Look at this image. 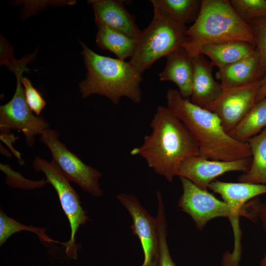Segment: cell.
Instances as JSON below:
<instances>
[{
  "label": "cell",
  "instance_id": "obj_1",
  "mask_svg": "<svg viewBox=\"0 0 266 266\" xmlns=\"http://www.w3.org/2000/svg\"><path fill=\"white\" fill-rule=\"evenodd\" d=\"M151 132L130 154L139 156L154 171L171 182L181 164L199 155L198 144L179 118L167 106H158L150 123Z\"/></svg>",
  "mask_w": 266,
  "mask_h": 266
},
{
  "label": "cell",
  "instance_id": "obj_2",
  "mask_svg": "<svg viewBox=\"0 0 266 266\" xmlns=\"http://www.w3.org/2000/svg\"><path fill=\"white\" fill-rule=\"evenodd\" d=\"M166 98V106L179 118L197 141L199 155L224 161L251 158L249 144L232 137L215 113L183 98L177 89L168 90Z\"/></svg>",
  "mask_w": 266,
  "mask_h": 266
},
{
  "label": "cell",
  "instance_id": "obj_3",
  "mask_svg": "<svg viewBox=\"0 0 266 266\" xmlns=\"http://www.w3.org/2000/svg\"><path fill=\"white\" fill-rule=\"evenodd\" d=\"M81 44L87 70L86 78L79 85L82 98L99 95L115 105L122 97L135 103L141 102L140 84L143 78L129 62L99 55Z\"/></svg>",
  "mask_w": 266,
  "mask_h": 266
},
{
  "label": "cell",
  "instance_id": "obj_4",
  "mask_svg": "<svg viewBox=\"0 0 266 266\" xmlns=\"http://www.w3.org/2000/svg\"><path fill=\"white\" fill-rule=\"evenodd\" d=\"M233 41L248 42L256 47L253 33L228 0H202L200 14L186 31L184 47L193 57L206 44Z\"/></svg>",
  "mask_w": 266,
  "mask_h": 266
},
{
  "label": "cell",
  "instance_id": "obj_5",
  "mask_svg": "<svg viewBox=\"0 0 266 266\" xmlns=\"http://www.w3.org/2000/svg\"><path fill=\"white\" fill-rule=\"evenodd\" d=\"M154 15L137 39L130 64L142 74L158 60L166 56L186 41V26L178 24L153 7Z\"/></svg>",
  "mask_w": 266,
  "mask_h": 266
},
{
  "label": "cell",
  "instance_id": "obj_6",
  "mask_svg": "<svg viewBox=\"0 0 266 266\" xmlns=\"http://www.w3.org/2000/svg\"><path fill=\"white\" fill-rule=\"evenodd\" d=\"M33 58V56H29L20 60L15 59L8 66L16 75V87L12 99L0 106V132L8 133L10 129L20 131L29 146L33 145L35 136L41 135L50 126L42 116L33 114L27 104L21 85L22 74L24 71L29 72L27 64Z\"/></svg>",
  "mask_w": 266,
  "mask_h": 266
},
{
  "label": "cell",
  "instance_id": "obj_7",
  "mask_svg": "<svg viewBox=\"0 0 266 266\" xmlns=\"http://www.w3.org/2000/svg\"><path fill=\"white\" fill-rule=\"evenodd\" d=\"M33 166L36 171L44 174L45 180L52 185L57 193L71 230L69 240L63 245L66 247L67 256L76 259L78 246L75 243V236L79 227L85 225L89 220L86 212L81 205L79 197L69 181L51 162L36 156L33 160Z\"/></svg>",
  "mask_w": 266,
  "mask_h": 266
},
{
  "label": "cell",
  "instance_id": "obj_8",
  "mask_svg": "<svg viewBox=\"0 0 266 266\" xmlns=\"http://www.w3.org/2000/svg\"><path fill=\"white\" fill-rule=\"evenodd\" d=\"M59 136L57 132L47 129L39 138L51 152V162L69 181L74 182L94 197H100L102 194L99 182L101 176L100 172L83 163L66 148L59 140Z\"/></svg>",
  "mask_w": 266,
  "mask_h": 266
},
{
  "label": "cell",
  "instance_id": "obj_9",
  "mask_svg": "<svg viewBox=\"0 0 266 266\" xmlns=\"http://www.w3.org/2000/svg\"><path fill=\"white\" fill-rule=\"evenodd\" d=\"M183 192L178 205L189 214L197 228L202 230L212 219L224 217L235 222L236 218L230 206L207 190L201 189L188 179L179 176Z\"/></svg>",
  "mask_w": 266,
  "mask_h": 266
},
{
  "label": "cell",
  "instance_id": "obj_10",
  "mask_svg": "<svg viewBox=\"0 0 266 266\" xmlns=\"http://www.w3.org/2000/svg\"><path fill=\"white\" fill-rule=\"evenodd\" d=\"M260 80L233 88L223 89L219 97L204 108L215 113L229 133L256 103Z\"/></svg>",
  "mask_w": 266,
  "mask_h": 266
},
{
  "label": "cell",
  "instance_id": "obj_11",
  "mask_svg": "<svg viewBox=\"0 0 266 266\" xmlns=\"http://www.w3.org/2000/svg\"><path fill=\"white\" fill-rule=\"evenodd\" d=\"M117 198L130 213L133 233L140 241L144 254L141 266H158L159 239L156 218L149 214L134 196L120 193Z\"/></svg>",
  "mask_w": 266,
  "mask_h": 266
},
{
  "label": "cell",
  "instance_id": "obj_12",
  "mask_svg": "<svg viewBox=\"0 0 266 266\" xmlns=\"http://www.w3.org/2000/svg\"><path fill=\"white\" fill-rule=\"evenodd\" d=\"M251 164V158L235 161L211 160L200 155L191 156L180 165L177 176L184 177L196 186L207 190L211 182L217 177L230 171L247 172Z\"/></svg>",
  "mask_w": 266,
  "mask_h": 266
},
{
  "label": "cell",
  "instance_id": "obj_13",
  "mask_svg": "<svg viewBox=\"0 0 266 266\" xmlns=\"http://www.w3.org/2000/svg\"><path fill=\"white\" fill-rule=\"evenodd\" d=\"M208 189L219 194L231 208L237 220L239 216L254 221L262 205L253 199L266 194V185L246 182H225L218 180L210 183Z\"/></svg>",
  "mask_w": 266,
  "mask_h": 266
},
{
  "label": "cell",
  "instance_id": "obj_14",
  "mask_svg": "<svg viewBox=\"0 0 266 266\" xmlns=\"http://www.w3.org/2000/svg\"><path fill=\"white\" fill-rule=\"evenodd\" d=\"M95 22L121 32L134 39L141 33L135 23L134 16L125 8L124 2L116 0H90Z\"/></svg>",
  "mask_w": 266,
  "mask_h": 266
},
{
  "label": "cell",
  "instance_id": "obj_15",
  "mask_svg": "<svg viewBox=\"0 0 266 266\" xmlns=\"http://www.w3.org/2000/svg\"><path fill=\"white\" fill-rule=\"evenodd\" d=\"M166 57V66L159 74L160 80L173 82L183 98H190L194 75L193 57L183 46L176 48Z\"/></svg>",
  "mask_w": 266,
  "mask_h": 266
},
{
  "label": "cell",
  "instance_id": "obj_16",
  "mask_svg": "<svg viewBox=\"0 0 266 266\" xmlns=\"http://www.w3.org/2000/svg\"><path fill=\"white\" fill-rule=\"evenodd\" d=\"M194 75L191 101L200 107L205 108L217 99L223 88L212 75L213 65L202 54L193 57Z\"/></svg>",
  "mask_w": 266,
  "mask_h": 266
},
{
  "label": "cell",
  "instance_id": "obj_17",
  "mask_svg": "<svg viewBox=\"0 0 266 266\" xmlns=\"http://www.w3.org/2000/svg\"><path fill=\"white\" fill-rule=\"evenodd\" d=\"M260 56L256 49L252 55L218 69L216 78L223 89L239 87L260 80Z\"/></svg>",
  "mask_w": 266,
  "mask_h": 266
},
{
  "label": "cell",
  "instance_id": "obj_18",
  "mask_svg": "<svg viewBox=\"0 0 266 266\" xmlns=\"http://www.w3.org/2000/svg\"><path fill=\"white\" fill-rule=\"evenodd\" d=\"M255 51L256 47L248 42L233 41L204 45L200 49L199 54L209 57L213 66L220 69L245 58Z\"/></svg>",
  "mask_w": 266,
  "mask_h": 266
},
{
  "label": "cell",
  "instance_id": "obj_19",
  "mask_svg": "<svg viewBox=\"0 0 266 266\" xmlns=\"http://www.w3.org/2000/svg\"><path fill=\"white\" fill-rule=\"evenodd\" d=\"M247 142L251 152V164L238 180L240 182L266 185V128Z\"/></svg>",
  "mask_w": 266,
  "mask_h": 266
},
{
  "label": "cell",
  "instance_id": "obj_20",
  "mask_svg": "<svg viewBox=\"0 0 266 266\" xmlns=\"http://www.w3.org/2000/svg\"><path fill=\"white\" fill-rule=\"evenodd\" d=\"M96 43L102 50L114 53L117 59L125 61L133 55L137 39L131 38L118 31L101 24H97Z\"/></svg>",
  "mask_w": 266,
  "mask_h": 266
},
{
  "label": "cell",
  "instance_id": "obj_21",
  "mask_svg": "<svg viewBox=\"0 0 266 266\" xmlns=\"http://www.w3.org/2000/svg\"><path fill=\"white\" fill-rule=\"evenodd\" d=\"M153 7L182 25L194 23L201 7L202 0H151Z\"/></svg>",
  "mask_w": 266,
  "mask_h": 266
},
{
  "label": "cell",
  "instance_id": "obj_22",
  "mask_svg": "<svg viewBox=\"0 0 266 266\" xmlns=\"http://www.w3.org/2000/svg\"><path fill=\"white\" fill-rule=\"evenodd\" d=\"M266 128V97L256 103L244 118L229 134L243 142L260 133Z\"/></svg>",
  "mask_w": 266,
  "mask_h": 266
},
{
  "label": "cell",
  "instance_id": "obj_23",
  "mask_svg": "<svg viewBox=\"0 0 266 266\" xmlns=\"http://www.w3.org/2000/svg\"><path fill=\"white\" fill-rule=\"evenodd\" d=\"M22 231L32 232L36 234L41 240L46 242L60 243L50 238L46 234L44 228L26 226L8 217L1 209L0 211V245L1 246L13 234Z\"/></svg>",
  "mask_w": 266,
  "mask_h": 266
},
{
  "label": "cell",
  "instance_id": "obj_24",
  "mask_svg": "<svg viewBox=\"0 0 266 266\" xmlns=\"http://www.w3.org/2000/svg\"><path fill=\"white\" fill-rule=\"evenodd\" d=\"M157 221L159 239V258L158 266H176L169 252L167 242L166 222L165 206L162 198H159Z\"/></svg>",
  "mask_w": 266,
  "mask_h": 266
},
{
  "label": "cell",
  "instance_id": "obj_25",
  "mask_svg": "<svg viewBox=\"0 0 266 266\" xmlns=\"http://www.w3.org/2000/svg\"><path fill=\"white\" fill-rule=\"evenodd\" d=\"M233 7L244 21L266 18V0H231Z\"/></svg>",
  "mask_w": 266,
  "mask_h": 266
},
{
  "label": "cell",
  "instance_id": "obj_26",
  "mask_svg": "<svg viewBox=\"0 0 266 266\" xmlns=\"http://www.w3.org/2000/svg\"><path fill=\"white\" fill-rule=\"evenodd\" d=\"M256 40V49L260 56V80L266 77V18H258L249 21Z\"/></svg>",
  "mask_w": 266,
  "mask_h": 266
},
{
  "label": "cell",
  "instance_id": "obj_27",
  "mask_svg": "<svg viewBox=\"0 0 266 266\" xmlns=\"http://www.w3.org/2000/svg\"><path fill=\"white\" fill-rule=\"evenodd\" d=\"M21 83L28 106L35 115L39 116L46 105V101L39 92L33 87L30 80L22 76Z\"/></svg>",
  "mask_w": 266,
  "mask_h": 266
},
{
  "label": "cell",
  "instance_id": "obj_28",
  "mask_svg": "<svg viewBox=\"0 0 266 266\" xmlns=\"http://www.w3.org/2000/svg\"><path fill=\"white\" fill-rule=\"evenodd\" d=\"M266 97V77L260 80V86L256 97V103Z\"/></svg>",
  "mask_w": 266,
  "mask_h": 266
},
{
  "label": "cell",
  "instance_id": "obj_29",
  "mask_svg": "<svg viewBox=\"0 0 266 266\" xmlns=\"http://www.w3.org/2000/svg\"><path fill=\"white\" fill-rule=\"evenodd\" d=\"M259 215L262 222L263 227L266 231V202L262 205Z\"/></svg>",
  "mask_w": 266,
  "mask_h": 266
},
{
  "label": "cell",
  "instance_id": "obj_30",
  "mask_svg": "<svg viewBox=\"0 0 266 266\" xmlns=\"http://www.w3.org/2000/svg\"><path fill=\"white\" fill-rule=\"evenodd\" d=\"M260 266H266V254L261 261Z\"/></svg>",
  "mask_w": 266,
  "mask_h": 266
},
{
  "label": "cell",
  "instance_id": "obj_31",
  "mask_svg": "<svg viewBox=\"0 0 266 266\" xmlns=\"http://www.w3.org/2000/svg\"><path fill=\"white\" fill-rule=\"evenodd\" d=\"M13 59H12V60H13ZM12 60H11V61H12ZM11 61H10V62H11ZM10 62H9V63H10ZM9 63H8V64H9ZM8 64H7V65H8Z\"/></svg>",
  "mask_w": 266,
  "mask_h": 266
}]
</instances>
